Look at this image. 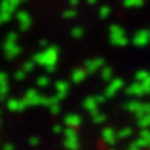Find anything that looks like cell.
Returning <instances> with one entry per match:
<instances>
[{
	"label": "cell",
	"mask_w": 150,
	"mask_h": 150,
	"mask_svg": "<svg viewBox=\"0 0 150 150\" xmlns=\"http://www.w3.org/2000/svg\"><path fill=\"white\" fill-rule=\"evenodd\" d=\"M59 59V47L57 46H47L43 52L33 54L35 64H39L45 67L47 71L56 70V63Z\"/></svg>",
	"instance_id": "obj_1"
},
{
	"label": "cell",
	"mask_w": 150,
	"mask_h": 150,
	"mask_svg": "<svg viewBox=\"0 0 150 150\" xmlns=\"http://www.w3.org/2000/svg\"><path fill=\"white\" fill-rule=\"evenodd\" d=\"M3 52H4V57L8 60L16 59L17 56H20L21 53V47L20 45L17 43V40H10V39H6L3 43Z\"/></svg>",
	"instance_id": "obj_2"
},
{
	"label": "cell",
	"mask_w": 150,
	"mask_h": 150,
	"mask_svg": "<svg viewBox=\"0 0 150 150\" xmlns=\"http://www.w3.org/2000/svg\"><path fill=\"white\" fill-rule=\"evenodd\" d=\"M110 39H111V43L115 45V46H125L128 43V39L125 36V32L120 27H111L110 29Z\"/></svg>",
	"instance_id": "obj_3"
},
{
	"label": "cell",
	"mask_w": 150,
	"mask_h": 150,
	"mask_svg": "<svg viewBox=\"0 0 150 150\" xmlns=\"http://www.w3.org/2000/svg\"><path fill=\"white\" fill-rule=\"evenodd\" d=\"M28 106L29 104H28L25 97L24 99H8L7 100V108L10 111H24Z\"/></svg>",
	"instance_id": "obj_4"
},
{
	"label": "cell",
	"mask_w": 150,
	"mask_h": 150,
	"mask_svg": "<svg viewBox=\"0 0 150 150\" xmlns=\"http://www.w3.org/2000/svg\"><path fill=\"white\" fill-rule=\"evenodd\" d=\"M122 86H124V81L121 78H112L110 81V83H108L107 89L104 91V95L107 97H112L114 95H117V92L120 89H122Z\"/></svg>",
	"instance_id": "obj_5"
},
{
	"label": "cell",
	"mask_w": 150,
	"mask_h": 150,
	"mask_svg": "<svg viewBox=\"0 0 150 150\" xmlns=\"http://www.w3.org/2000/svg\"><path fill=\"white\" fill-rule=\"evenodd\" d=\"M42 95H39V92L36 89H29L25 93V99L29 106H38V104H42Z\"/></svg>",
	"instance_id": "obj_6"
},
{
	"label": "cell",
	"mask_w": 150,
	"mask_h": 150,
	"mask_svg": "<svg viewBox=\"0 0 150 150\" xmlns=\"http://www.w3.org/2000/svg\"><path fill=\"white\" fill-rule=\"evenodd\" d=\"M104 67V60L103 59H92V60H88L85 64V70L88 72H95V71L100 70Z\"/></svg>",
	"instance_id": "obj_7"
},
{
	"label": "cell",
	"mask_w": 150,
	"mask_h": 150,
	"mask_svg": "<svg viewBox=\"0 0 150 150\" xmlns=\"http://www.w3.org/2000/svg\"><path fill=\"white\" fill-rule=\"evenodd\" d=\"M102 136H103V140L107 143V145L112 146V145H115V142H117V134H115V131L111 128H106V129H103V132H102Z\"/></svg>",
	"instance_id": "obj_8"
},
{
	"label": "cell",
	"mask_w": 150,
	"mask_h": 150,
	"mask_svg": "<svg viewBox=\"0 0 150 150\" xmlns=\"http://www.w3.org/2000/svg\"><path fill=\"white\" fill-rule=\"evenodd\" d=\"M149 40H150V32H146V31H140L134 38V43L136 46H140V47L146 46L149 43Z\"/></svg>",
	"instance_id": "obj_9"
},
{
	"label": "cell",
	"mask_w": 150,
	"mask_h": 150,
	"mask_svg": "<svg viewBox=\"0 0 150 150\" xmlns=\"http://www.w3.org/2000/svg\"><path fill=\"white\" fill-rule=\"evenodd\" d=\"M68 89H70L68 82H65V81H59V82H56V93H57V96H59L60 99H64V97L67 96Z\"/></svg>",
	"instance_id": "obj_10"
},
{
	"label": "cell",
	"mask_w": 150,
	"mask_h": 150,
	"mask_svg": "<svg viewBox=\"0 0 150 150\" xmlns=\"http://www.w3.org/2000/svg\"><path fill=\"white\" fill-rule=\"evenodd\" d=\"M17 20L20 21V29L21 31H27L29 25H31V18L28 16L27 13H24V11H20L18 14H17Z\"/></svg>",
	"instance_id": "obj_11"
},
{
	"label": "cell",
	"mask_w": 150,
	"mask_h": 150,
	"mask_svg": "<svg viewBox=\"0 0 150 150\" xmlns=\"http://www.w3.org/2000/svg\"><path fill=\"white\" fill-rule=\"evenodd\" d=\"M81 122H82V120L78 114H68V115H65L64 118V124L67 127H72V128H76V127H79Z\"/></svg>",
	"instance_id": "obj_12"
},
{
	"label": "cell",
	"mask_w": 150,
	"mask_h": 150,
	"mask_svg": "<svg viewBox=\"0 0 150 150\" xmlns=\"http://www.w3.org/2000/svg\"><path fill=\"white\" fill-rule=\"evenodd\" d=\"M127 93H128V95H132V96H142V95H145L142 82H136V83H132L131 86H128Z\"/></svg>",
	"instance_id": "obj_13"
},
{
	"label": "cell",
	"mask_w": 150,
	"mask_h": 150,
	"mask_svg": "<svg viewBox=\"0 0 150 150\" xmlns=\"http://www.w3.org/2000/svg\"><path fill=\"white\" fill-rule=\"evenodd\" d=\"M86 74H88V71H86L85 68H76V70L72 71L71 79H72V82H75V83H79V82H82V81L86 78Z\"/></svg>",
	"instance_id": "obj_14"
},
{
	"label": "cell",
	"mask_w": 150,
	"mask_h": 150,
	"mask_svg": "<svg viewBox=\"0 0 150 150\" xmlns=\"http://www.w3.org/2000/svg\"><path fill=\"white\" fill-rule=\"evenodd\" d=\"M97 106H99V102L96 100V96L95 97H88L85 102H83V107L88 110V111H91L92 114L95 111H97Z\"/></svg>",
	"instance_id": "obj_15"
},
{
	"label": "cell",
	"mask_w": 150,
	"mask_h": 150,
	"mask_svg": "<svg viewBox=\"0 0 150 150\" xmlns=\"http://www.w3.org/2000/svg\"><path fill=\"white\" fill-rule=\"evenodd\" d=\"M64 146L68 150H78L79 149V140H78V136H74V138H65Z\"/></svg>",
	"instance_id": "obj_16"
},
{
	"label": "cell",
	"mask_w": 150,
	"mask_h": 150,
	"mask_svg": "<svg viewBox=\"0 0 150 150\" xmlns=\"http://www.w3.org/2000/svg\"><path fill=\"white\" fill-rule=\"evenodd\" d=\"M140 106H142V103L138 102V100H132V102H129L127 106H125V108L128 110V111L131 112H134V114H136V112L139 111V108Z\"/></svg>",
	"instance_id": "obj_17"
},
{
	"label": "cell",
	"mask_w": 150,
	"mask_h": 150,
	"mask_svg": "<svg viewBox=\"0 0 150 150\" xmlns=\"http://www.w3.org/2000/svg\"><path fill=\"white\" fill-rule=\"evenodd\" d=\"M138 125L142 127V128H147V127H150V112L149 114H145V115L138 117Z\"/></svg>",
	"instance_id": "obj_18"
},
{
	"label": "cell",
	"mask_w": 150,
	"mask_h": 150,
	"mask_svg": "<svg viewBox=\"0 0 150 150\" xmlns=\"http://www.w3.org/2000/svg\"><path fill=\"white\" fill-rule=\"evenodd\" d=\"M102 78L104 81H111L112 79V70L110 67H103L102 68Z\"/></svg>",
	"instance_id": "obj_19"
},
{
	"label": "cell",
	"mask_w": 150,
	"mask_h": 150,
	"mask_svg": "<svg viewBox=\"0 0 150 150\" xmlns=\"http://www.w3.org/2000/svg\"><path fill=\"white\" fill-rule=\"evenodd\" d=\"M92 120H93V122L95 124H102L106 121V115L103 114V112H99V111H95L93 112V117H92Z\"/></svg>",
	"instance_id": "obj_20"
},
{
	"label": "cell",
	"mask_w": 150,
	"mask_h": 150,
	"mask_svg": "<svg viewBox=\"0 0 150 150\" xmlns=\"http://www.w3.org/2000/svg\"><path fill=\"white\" fill-rule=\"evenodd\" d=\"M36 83H38V86H40V88H46V86L50 85V78L46 76V75L39 76V78L36 79Z\"/></svg>",
	"instance_id": "obj_21"
},
{
	"label": "cell",
	"mask_w": 150,
	"mask_h": 150,
	"mask_svg": "<svg viewBox=\"0 0 150 150\" xmlns=\"http://www.w3.org/2000/svg\"><path fill=\"white\" fill-rule=\"evenodd\" d=\"M150 112V103H142L139 111L136 112V115L140 117V115H145V114H149Z\"/></svg>",
	"instance_id": "obj_22"
},
{
	"label": "cell",
	"mask_w": 150,
	"mask_h": 150,
	"mask_svg": "<svg viewBox=\"0 0 150 150\" xmlns=\"http://www.w3.org/2000/svg\"><path fill=\"white\" fill-rule=\"evenodd\" d=\"M131 135H132V129L131 128H122L117 134V136L120 138V139H127V138H129Z\"/></svg>",
	"instance_id": "obj_23"
},
{
	"label": "cell",
	"mask_w": 150,
	"mask_h": 150,
	"mask_svg": "<svg viewBox=\"0 0 150 150\" xmlns=\"http://www.w3.org/2000/svg\"><path fill=\"white\" fill-rule=\"evenodd\" d=\"M149 76H150V74L147 72V71H145V70L136 72V75H135V78H136V81H138V82H143V81H146Z\"/></svg>",
	"instance_id": "obj_24"
},
{
	"label": "cell",
	"mask_w": 150,
	"mask_h": 150,
	"mask_svg": "<svg viewBox=\"0 0 150 150\" xmlns=\"http://www.w3.org/2000/svg\"><path fill=\"white\" fill-rule=\"evenodd\" d=\"M7 95H8V83L0 86V102H4Z\"/></svg>",
	"instance_id": "obj_25"
},
{
	"label": "cell",
	"mask_w": 150,
	"mask_h": 150,
	"mask_svg": "<svg viewBox=\"0 0 150 150\" xmlns=\"http://www.w3.org/2000/svg\"><path fill=\"white\" fill-rule=\"evenodd\" d=\"M149 140H146V139H143V138H142V136H140L139 139L138 140H135L134 143H132V145L134 146H138V147H140V149H142V147H149Z\"/></svg>",
	"instance_id": "obj_26"
},
{
	"label": "cell",
	"mask_w": 150,
	"mask_h": 150,
	"mask_svg": "<svg viewBox=\"0 0 150 150\" xmlns=\"http://www.w3.org/2000/svg\"><path fill=\"white\" fill-rule=\"evenodd\" d=\"M63 134H64L65 138H74V136H78L76 132H75V128H72V127H68L67 129H64Z\"/></svg>",
	"instance_id": "obj_27"
},
{
	"label": "cell",
	"mask_w": 150,
	"mask_h": 150,
	"mask_svg": "<svg viewBox=\"0 0 150 150\" xmlns=\"http://www.w3.org/2000/svg\"><path fill=\"white\" fill-rule=\"evenodd\" d=\"M33 67H35V61H25L24 64H22V70L25 71V72H31L33 70Z\"/></svg>",
	"instance_id": "obj_28"
},
{
	"label": "cell",
	"mask_w": 150,
	"mask_h": 150,
	"mask_svg": "<svg viewBox=\"0 0 150 150\" xmlns=\"http://www.w3.org/2000/svg\"><path fill=\"white\" fill-rule=\"evenodd\" d=\"M49 108H50L52 114H59L60 110H61V107H60V103H53V104H50V106H49Z\"/></svg>",
	"instance_id": "obj_29"
},
{
	"label": "cell",
	"mask_w": 150,
	"mask_h": 150,
	"mask_svg": "<svg viewBox=\"0 0 150 150\" xmlns=\"http://www.w3.org/2000/svg\"><path fill=\"white\" fill-rule=\"evenodd\" d=\"M25 75H27V72L24 70H20V71H17L16 74H14V78H16L17 81H22L24 78H25Z\"/></svg>",
	"instance_id": "obj_30"
},
{
	"label": "cell",
	"mask_w": 150,
	"mask_h": 150,
	"mask_svg": "<svg viewBox=\"0 0 150 150\" xmlns=\"http://www.w3.org/2000/svg\"><path fill=\"white\" fill-rule=\"evenodd\" d=\"M71 35H72L74 38H81L82 35H83V31H82L81 28H75V29H72Z\"/></svg>",
	"instance_id": "obj_31"
},
{
	"label": "cell",
	"mask_w": 150,
	"mask_h": 150,
	"mask_svg": "<svg viewBox=\"0 0 150 150\" xmlns=\"http://www.w3.org/2000/svg\"><path fill=\"white\" fill-rule=\"evenodd\" d=\"M140 136H142L143 139H146V140H149V142H150V131H149V129L143 128V131L140 132Z\"/></svg>",
	"instance_id": "obj_32"
},
{
	"label": "cell",
	"mask_w": 150,
	"mask_h": 150,
	"mask_svg": "<svg viewBox=\"0 0 150 150\" xmlns=\"http://www.w3.org/2000/svg\"><path fill=\"white\" fill-rule=\"evenodd\" d=\"M6 83H8V82H7V75L0 71V86L6 85Z\"/></svg>",
	"instance_id": "obj_33"
},
{
	"label": "cell",
	"mask_w": 150,
	"mask_h": 150,
	"mask_svg": "<svg viewBox=\"0 0 150 150\" xmlns=\"http://www.w3.org/2000/svg\"><path fill=\"white\" fill-rule=\"evenodd\" d=\"M39 142H40V139H39V138H36V136H33V138H31V139H29V145H31V146H38V145H39Z\"/></svg>",
	"instance_id": "obj_34"
},
{
	"label": "cell",
	"mask_w": 150,
	"mask_h": 150,
	"mask_svg": "<svg viewBox=\"0 0 150 150\" xmlns=\"http://www.w3.org/2000/svg\"><path fill=\"white\" fill-rule=\"evenodd\" d=\"M6 39H10V40H18V35H17L16 32H10L7 36H6Z\"/></svg>",
	"instance_id": "obj_35"
},
{
	"label": "cell",
	"mask_w": 150,
	"mask_h": 150,
	"mask_svg": "<svg viewBox=\"0 0 150 150\" xmlns=\"http://www.w3.org/2000/svg\"><path fill=\"white\" fill-rule=\"evenodd\" d=\"M53 131H54V134H61L64 129H63V127H61V125H56V127L53 128Z\"/></svg>",
	"instance_id": "obj_36"
},
{
	"label": "cell",
	"mask_w": 150,
	"mask_h": 150,
	"mask_svg": "<svg viewBox=\"0 0 150 150\" xmlns=\"http://www.w3.org/2000/svg\"><path fill=\"white\" fill-rule=\"evenodd\" d=\"M3 150H16V147L13 143H7V145L3 146Z\"/></svg>",
	"instance_id": "obj_37"
},
{
	"label": "cell",
	"mask_w": 150,
	"mask_h": 150,
	"mask_svg": "<svg viewBox=\"0 0 150 150\" xmlns=\"http://www.w3.org/2000/svg\"><path fill=\"white\" fill-rule=\"evenodd\" d=\"M128 150H140V147H138V146H134V145H131L128 147Z\"/></svg>",
	"instance_id": "obj_38"
},
{
	"label": "cell",
	"mask_w": 150,
	"mask_h": 150,
	"mask_svg": "<svg viewBox=\"0 0 150 150\" xmlns=\"http://www.w3.org/2000/svg\"><path fill=\"white\" fill-rule=\"evenodd\" d=\"M40 46H42V47H47L49 45H47V42H46V40H42V42H40Z\"/></svg>",
	"instance_id": "obj_39"
},
{
	"label": "cell",
	"mask_w": 150,
	"mask_h": 150,
	"mask_svg": "<svg viewBox=\"0 0 150 150\" xmlns=\"http://www.w3.org/2000/svg\"><path fill=\"white\" fill-rule=\"evenodd\" d=\"M146 81H147V82H150V76H149V78H147V79H146Z\"/></svg>",
	"instance_id": "obj_40"
},
{
	"label": "cell",
	"mask_w": 150,
	"mask_h": 150,
	"mask_svg": "<svg viewBox=\"0 0 150 150\" xmlns=\"http://www.w3.org/2000/svg\"><path fill=\"white\" fill-rule=\"evenodd\" d=\"M0 115H1V110H0Z\"/></svg>",
	"instance_id": "obj_41"
},
{
	"label": "cell",
	"mask_w": 150,
	"mask_h": 150,
	"mask_svg": "<svg viewBox=\"0 0 150 150\" xmlns=\"http://www.w3.org/2000/svg\"><path fill=\"white\" fill-rule=\"evenodd\" d=\"M110 150H115V149H110Z\"/></svg>",
	"instance_id": "obj_42"
},
{
	"label": "cell",
	"mask_w": 150,
	"mask_h": 150,
	"mask_svg": "<svg viewBox=\"0 0 150 150\" xmlns=\"http://www.w3.org/2000/svg\"><path fill=\"white\" fill-rule=\"evenodd\" d=\"M149 147H150V143H149Z\"/></svg>",
	"instance_id": "obj_43"
}]
</instances>
